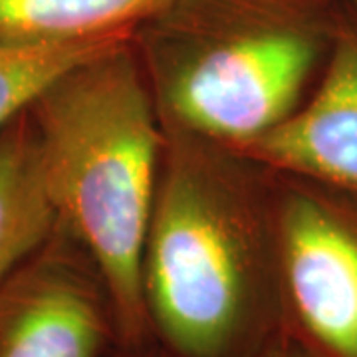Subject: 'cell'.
Returning <instances> with one entry per match:
<instances>
[{
    "mask_svg": "<svg viewBox=\"0 0 357 357\" xmlns=\"http://www.w3.org/2000/svg\"><path fill=\"white\" fill-rule=\"evenodd\" d=\"M175 133L141 262L151 340L167 357H258L284 335L274 227L220 153Z\"/></svg>",
    "mask_w": 357,
    "mask_h": 357,
    "instance_id": "2",
    "label": "cell"
},
{
    "mask_svg": "<svg viewBox=\"0 0 357 357\" xmlns=\"http://www.w3.org/2000/svg\"><path fill=\"white\" fill-rule=\"evenodd\" d=\"M345 2H347L354 10H357V0H345Z\"/></svg>",
    "mask_w": 357,
    "mask_h": 357,
    "instance_id": "12",
    "label": "cell"
},
{
    "mask_svg": "<svg viewBox=\"0 0 357 357\" xmlns=\"http://www.w3.org/2000/svg\"><path fill=\"white\" fill-rule=\"evenodd\" d=\"M169 0H0L2 44H66L135 34Z\"/></svg>",
    "mask_w": 357,
    "mask_h": 357,
    "instance_id": "8",
    "label": "cell"
},
{
    "mask_svg": "<svg viewBox=\"0 0 357 357\" xmlns=\"http://www.w3.org/2000/svg\"><path fill=\"white\" fill-rule=\"evenodd\" d=\"M133 34L66 44L0 42V131L24 114L44 89L70 68L115 46Z\"/></svg>",
    "mask_w": 357,
    "mask_h": 357,
    "instance_id": "9",
    "label": "cell"
},
{
    "mask_svg": "<svg viewBox=\"0 0 357 357\" xmlns=\"http://www.w3.org/2000/svg\"><path fill=\"white\" fill-rule=\"evenodd\" d=\"M135 34L58 76L28 107L58 227L102 274L119 344L153 342L141 288L165 137Z\"/></svg>",
    "mask_w": 357,
    "mask_h": 357,
    "instance_id": "1",
    "label": "cell"
},
{
    "mask_svg": "<svg viewBox=\"0 0 357 357\" xmlns=\"http://www.w3.org/2000/svg\"><path fill=\"white\" fill-rule=\"evenodd\" d=\"M238 153L282 175L357 192V10L349 4L316 88L294 114Z\"/></svg>",
    "mask_w": 357,
    "mask_h": 357,
    "instance_id": "6",
    "label": "cell"
},
{
    "mask_svg": "<svg viewBox=\"0 0 357 357\" xmlns=\"http://www.w3.org/2000/svg\"><path fill=\"white\" fill-rule=\"evenodd\" d=\"M58 227L28 109L0 131V280Z\"/></svg>",
    "mask_w": 357,
    "mask_h": 357,
    "instance_id": "7",
    "label": "cell"
},
{
    "mask_svg": "<svg viewBox=\"0 0 357 357\" xmlns=\"http://www.w3.org/2000/svg\"><path fill=\"white\" fill-rule=\"evenodd\" d=\"M258 357H310L300 347V345H296L290 340V337H286V335H280L274 344L268 347L266 351H262Z\"/></svg>",
    "mask_w": 357,
    "mask_h": 357,
    "instance_id": "11",
    "label": "cell"
},
{
    "mask_svg": "<svg viewBox=\"0 0 357 357\" xmlns=\"http://www.w3.org/2000/svg\"><path fill=\"white\" fill-rule=\"evenodd\" d=\"M345 0H169L135 32L173 128L243 151L306 100Z\"/></svg>",
    "mask_w": 357,
    "mask_h": 357,
    "instance_id": "3",
    "label": "cell"
},
{
    "mask_svg": "<svg viewBox=\"0 0 357 357\" xmlns=\"http://www.w3.org/2000/svg\"><path fill=\"white\" fill-rule=\"evenodd\" d=\"M117 344L102 274L62 227L0 280V357H105Z\"/></svg>",
    "mask_w": 357,
    "mask_h": 357,
    "instance_id": "5",
    "label": "cell"
},
{
    "mask_svg": "<svg viewBox=\"0 0 357 357\" xmlns=\"http://www.w3.org/2000/svg\"><path fill=\"white\" fill-rule=\"evenodd\" d=\"M105 357H167L155 342H145V344H117Z\"/></svg>",
    "mask_w": 357,
    "mask_h": 357,
    "instance_id": "10",
    "label": "cell"
},
{
    "mask_svg": "<svg viewBox=\"0 0 357 357\" xmlns=\"http://www.w3.org/2000/svg\"><path fill=\"white\" fill-rule=\"evenodd\" d=\"M284 177L272 215L284 335L310 357H357V192Z\"/></svg>",
    "mask_w": 357,
    "mask_h": 357,
    "instance_id": "4",
    "label": "cell"
}]
</instances>
